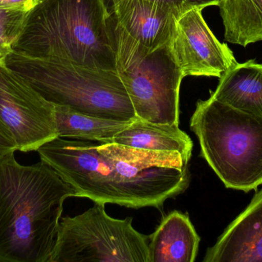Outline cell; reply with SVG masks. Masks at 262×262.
<instances>
[{
	"mask_svg": "<svg viewBox=\"0 0 262 262\" xmlns=\"http://www.w3.org/2000/svg\"><path fill=\"white\" fill-rule=\"evenodd\" d=\"M225 41L246 47L262 41V0H220Z\"/></svg>",
	"mask_w": 262,
	"mask_h": 262,
	"instance_id": "9a60e30c",
	"label": "cell"
},
{
	"mask_svg": "<svg viewBox=\"0 0 262 262\" xmlns=\"http://www.w3.org/2000/svg\"><path fill=\"white\" fill-rule=\"evenodd\" d=\"M55 116L57 132L60 138L101 143H112L114 137L131 122L92 116L59 105H55Z\"/></svg>",
	"mask_w": 262,
	"mask_h": 262,
	"instance_id": "2e32d148",
	"label": "cell"
},
{
	"mask_svg": "<svg viewBox=\"0 0 262 262\" xmlns=\"http://www.w3.org/2000/svg\"><path fill=\"white\" fill-rule=\"evenodd\" d=\"M41 161L72 186L76 197L131 209L160 208L189 187V169H144L101 153L97 142L57 137L40 146Z\"/></svg>",
	"mask_w": 262,
	"mask_h": 262,
	"instance_id": "6da1fadb",
	"label": "cell"
},
{
	"mask_svg": "<svg viewBox=\"0 0 262 262\" xmlns=\"http://www.w3.org/2000/svg\"><path fill=\"white\" fill-rule=\"evenodd\" d=\"M202 11L194 8L177 18L169 48L184 78H220L237 61L228 45L220 43L209 29Z\"/></svg>",
	"mask_w": 262,
	"mask_h": 262,
	"instance_id": "9c48e42d",
	"label": "cell"
},
{
	"mask_svg": "<svg viewBox=\"0 0 262 262\" xmlns=\"http://www.w3.org/2000/svg\"><path fill=\"white\" fill-rule=\"evenodd\" d=\"M0 121L20 152L36 151L58 137L55 105L6 63H0Z\"/></svg>",
	"mask_w": 262,
	"mask_h": 262,
	"instance_id": "ba28073f",
	"label": "cell"
},
{
	"mask_svg": "<svg viewBox=\"0 0 262 262\" xmlns=\"http://www.w3.org/2000/svg\"><path fill=\"white\" fill-rule=\"evenodd\" d=\"M112 16L150 51L169 44L181 12L163 0H110Z\"/></svg>",
	"mask_w": 262,
	"mask_h": 262,
	"instance_id": "30bf717a",
	"label": "cell"
},
{
	"mask_svg": "<svg viewBox=\"0 0 262 262\" xmlns=\"http://www.w3.org/2000/svg\"><path fill=\"white\" fill-rule=\"evenodd\" d=\"M17 149L16 144L5 125L0 121V158L13 153Z\"/></svg>",
	"mask_w": 262,
	"mask_h": 262,
	"instance_id": "ffe728a7",
	"label": "cell"
},
{
	"mask_svg": "<svg viewBox=\"0 0 262 262\" xmlns=\"http://www.w3.org/2000/svg\"><path fill=\"white\" fill-rule=\"evenodd\" d=\"M177 8L182 14L194 8L205 9L208 6H218L220 0H163Z\"/></svg>",
	"mask_w": 262,
	"mask_h": 262,
	"instance_id": "d6986e66",
	"label": "cell"
},
{
	"mask_svg": "<svg viewBox=\"0 0 262 262\" xmlns=\"http://www.w3.org/2000/svg\"><path fill=\"white\" fill-rule=\"evenodd\" d=\"M76 192L41 161L0 158V262H51L63 205Z\"/></svg>",
	"mask_w": 262,
	"mask_h": 262,
	"instance_id": "7a4b0ae2",
	"label": "cell"
},
{
	"mask_svg": "<svg viewBox=\"0 0 262 262\" xmlns=\"http://www.w3.org/2000/svg\"><path fill=\"white\" fill-rule=\"evenodd\" d=\"M14 49L117 71L114 18L105 0H38Z\"/></svg>",
	"mask_w": 262,
	"mask_h": 262,
	"instance_id": "3957f363",
	"label": "cell"
},
{
	"mask_svg": "<svg viewBox=\"0 0 262 262\" xmlns=\"http://www.w3.org/2000/svg\"><path fill=\"white\" fill-rule=\"evenodd\" d=\"M105 205L61 218L51 262H149V236L134 229L132 218L107 215Z\"/></svg>",
	"mask_w": 262,
	"mask_h": 262,
	"instance_id": "52a82bcc",
	"label": "cell"
},
{
	"mask_svg": "<svg viewBox=\"0 0 262 262\" xmlns=\"http://www.w3.org/2000/svg\"><path fill=\"white\" fill-rule=\"evenodd\" d=\"M101 153L117 159L122 160L144 169L152 167H171L184 169L189 162L178 152H155L144 150L115 143H98Z\"/></svg>",
	"mask_w": 262,
	"mask_h": 262,
	"instance_id": "e0dca14e",
	"label": "cell"
},
{
	"mask_svg": "<svg viewBox=\"0 0 262 262\" xmlns=\"http://www.w3.org/2000/svg\"><path fill=\"white\" fill-rule=\"evenodd\" d=\"M204 262H262V189L228 226Z\"/></svg>",
	"mask_w": 262,
	"mask_h": 262,
	"instance_id": "8fae6325",
	"label": "cell"
},
{
	"mask_svg": "<svg viewBox=\"0 0 262 262\" xmlns=\"http://www.w3.org/2000/svg\"><path fill=\"white\" fill-rule=\"evenodd\" d=\"M6 64L53 104L106 119L130 122L137 118L117 71L32 56L15 49Z\"/></svg>",
	"mask_w": 262,
	"mask_h": 262,
	"instance_id": "277c9868",
	"label": "cell"
},
{
	"mask_svg": "<svg viewBox=\"0 0 262 262\" xmlns=\"http://www.w3.org/2000/svg\"><path fill=\"white\" fill-rule=\"evenodd\" d=\"M38 0H0V7L13 10L30 12Z\"/></svg>",
	"mask_w": 262,
	"mask_h": 262,
	"instance_id": "44dd1931",
	"label": "cell"
},
{
	"mask_svg": "<svg viewBox=\"0 0 262 262\" xmlns=\"http://www.w3.org/2000/svg\"><path fill=\"white\" fill-rule=\"evenodd\" d=\"M201 156L227 189L249 192L262 185V118L212 96L199 100L190 118Z\"/></svg>",
	"mask_w": 262,
	"mask_h": 262,
	"instance_id": "5b68a950",
	"label": "cell"
},
{
	"mask_svg": "<svg viewBox=\"0 0 262 262\" xmlns=\"http://www.w3.org/2000/svg\"><path fill=\"white\" fill-rule=\"evenodd\" d=\"M210 96L221 103L262 118V64L251 59L237 63L220 77Z\"/></svg>",
	"mask_w": 262,
	"mask_h": 262,
	"instance_id": "4fadbf2b",
	"label": "cell"
},
{
	"mask_svg": "<svg viewBox=\"0 0 262 262\" xmlns=\"http://www.w3.org/2000/svg\"><path fill=\"white\" fill-rule=\"evenodd\" d=\"M29 12L0 7V63L15 49L27 20Z\"/></svg>",
	"mask_w": 262,
	"mask_h": 262,
	"instance_id": "ac0fdd59",
	"label": "cell"
},
{
	"mask_svg": "<svg viewBox=\"0 0 262 262\" xmlns=\"http://www.w3.org/2000/svg\"><path fill=\"white\" fill-rule=\"evenodd\" d=\"M114 37L116 70L136 116L149 123L179 126L184 77L169 44L150 51L124 32L115 18Z\"/></svg>",
	"mask_w": 262,
	"mask_h": 262,
	"instance_id": "8992f818",
	"label": "cell"
},
{
	"mask_svg": "<svg viewBox=\"0 0 262 262\" xmlns=\"http://www.w3.org/2000/svg\"><path fill=\"white\" fill-rule=\"evenodd\" d=\"M200 243L189 215L173 211L149 235V262H194Z\"/></svg>",
	"mask_w": 262,
	"mask_h": 262,
	"instance_id": "7c38bea8",
	"label": "cell"
},
{
	"mask_svg": "<svg viewBox=\"0 0 262 262\" xmlns=\"http://www.w3.org/2000/svg\"><path fill=\"white\" fill-rule=\"evenodd\" d=\"M112 143L155 152H178L189 162L193 142L179 126L157 124L139 118L114 137Z\"/></svg>",
	"mask_w": 262,
	"mask_h": 262,
	"instance_id": "5bb4252c",
	"label": "cell"
}]
</instances>
